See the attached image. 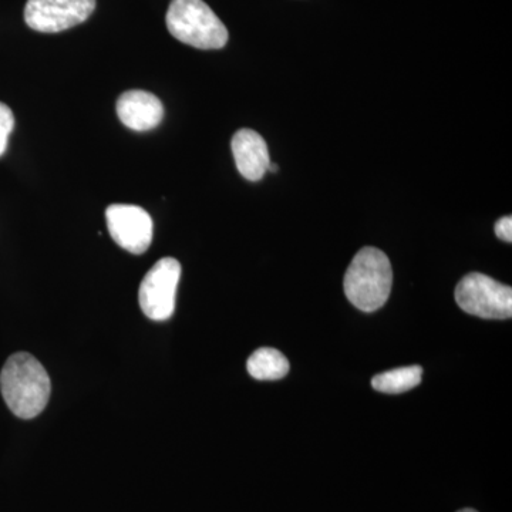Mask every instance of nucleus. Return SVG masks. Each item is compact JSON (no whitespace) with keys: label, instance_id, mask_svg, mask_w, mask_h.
<instances>
[{"label":"nucleus","instance_id":"obj_1","mask_svg":"<svg viewBox=\"0 0 512 512\" xmlns=\"http://www.w3.org/2000/svg\"><path fill=\"white\" fill-rule=\"evenodd\" d=\"M0 392L10 412L19 419H35L45 410L52 383L42 363L30 353H15L0 373Z\"/></svg>","mask_w":512,"mask_h":512},{"label":"nucleus","instance_id":"obj_2","mask_svg":"<svg viewBox=\"0 0 512 512\" xmlns=\"http://www.w3.org/2000/svg\"><path fill=\"white\" fill-rule=\"evenodd\" d=\"M393 271L380 249L365 247L357 252L345 275V293L363 312L382 308L392 292Z\"/></svg>","mask_w":512,"mask_h":512},{"label":"nucleus","instance_id":"obj_3","mask_svg":"<svg viewBox=\"0 0 512 512\" xmlns=\"http://www.w3.org/2000/svg\"><path fill=\"white\" fill-rule=\"evenodd\" d=\"M165 22L171 36L184 45L202 50L227 45V28L204 0H173Z\"/></svg>","mask_w":512,"mask_h":512},{"label":"nucleus","instance_id":"obj_4","mask_svg":"<svg viewBox=\"0 0 512 512\" xmlns=\"http://www.w3.org/2000/svg\"><path fill=\"white\" fill-rule=\"evenodd\" d=\"M457 305L464 312L483 319H510L512 316L511 286L478 272H471L458 282Z\"/></svg>","mask_w":512,"mask_h":512},{"label":"nucleus","instance_id":"obj_5","mask_svg":"<svg viewBox=\"0 0 512 512\" xmlns=\"http://www.w3.org/2000/svg\"><path fill=\"white\" fill-rule=\"evenodd\" d=\"M181 278L177 259L163 258L144 276L138 289V303L147 318L167 320L175 311V295Z\"/></svg>","mask_w":512,"mask_h":512},{"label":"nucleus","instance_id":"obj_6","mask_svg":"<svg viewBox=\"0 0 512 512\" xmlns=\"http://www.w3.org/2000/svg\"><path fill=\"white\" fill-rule=\"evenodd\" d=\"M96 0H28L26 25L40 33H59L86 22Z\"/></svg>","mask_w":512,"mask_h":512},{"label":"nucleus","instance_id":"obj_7","mask_svg":"<svg viewBox=\"0 0 512 512\" xmlns=\"http://www.w3.org/2000/svg\"><path fill=\"white\" fill-rule=\"evenodd\" d=\"M107 228L119 247L141 255L153 242V218L144 208L130 204H113L106 210Z\"/></svg>","mask_w":512,"mask_h":512},{"label":"nucleus","instance_id":"obj_8","mask_svg":"<svg viewBox=\"0 0 512 512\" xmlns=\"http://www.w3.org/2000/svg\"><path fill=\"white\" fill-rule=\"evenodd\" d=\"M121 123L133 131H150L164 119V106L153 93L128 90L116 104Z\"/></svg>","mask_w":512,"mask_h":512},{"label":"nucleus","instance_id":"obj_9","mask_svg":"<svg viewBox=\"0 0 512 512\" xmlns=\"http://www.w3.org/2000/svg\"><path fill=\"white\" fill-rule=\"evenodd\" d=\"M231 147L239 174L248 181L262 180L271 164L264 137L254 130L242 128L232 137Z\"/></svg>","mask_w":512,"mask_h":512},{"label":"nucleus","instance_id":"obj_10","mask_svg":"<svg viewBox=\"0 0 512 512\" xmlns=\"http://www.w3.org/2000/svg\"><path fill=\"white\" fill-rule=\"evenodd\" d=\"M247 369L256 380H279L288 375L289 362L279 350L262 348L249 357Z\"/></svg>","mask_w":512,"mask_h":512},{"label":"nucleus","instance_id":"obj_11","mask_svg":"<svg viewBox=\"0 0 512 512\" xmlns=\"http://www.w3.org/2000/svg\"><path fill=\"white\" fill-rule=\"evenodd\" d=\"M423 376L420 366L400 367L373 377L372 386L377 392L399 394L419 386Z\"/></svg>","mask_w":512,"mask_h":512},{"label":"nucleus","instance_id":"obj_12","mask_svg":"<svg viewBox=\"0 0 512 512\" xmlns=\"http://www.w3.org/2000/svg\"><path fill=\"white\" fill-rule=\"evenodd\" d=\"M15 128V116L6 104L0 103V157L8 150L10 134Z\"/></svg>","mask_w":512,"mask_h":512},{"label":"nucleus","instance_id":"obj_13","mask_svg":"<svg viewBox=\"0 0 512 512\" xmlns=\"http://www.w3.org/2000/svg\"><path fill=\"white\" fill-rule=\"evenodd\" d=\"M494 231L498 238L505 242H512V218L510 215L500 218L495 224Z\"/></svg>","mask_w":512,"mask_h":512},{"label":"nucleus","instance_id":"obj_14","mask_svg":"<svg viewBox=\"0 0 512 512\" xmlns=\"http://www.w3.org/2000/svg\"><path fill=\"white\" fill-rule=\"evenodd\" d=\"M268 170L271 171V173H276L278 171V165L275 164H269Z\"/></svg>","mask_w":512,"mask_h":512},{"label":"nucleus","instance_id":"obj_15","mask_svg":"<svg viewBox=\"0 0 512 512\" xmlns=\"http://www.w3.org/2000/svg\"><path fill=\"white\" fill-rule=\"evenodd\" d=\"M458 512H477L476 510H471V508H466V510H461Z\"/></svg>","mask_w":512,"mask_h":512}]
</instances>
